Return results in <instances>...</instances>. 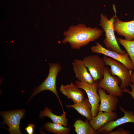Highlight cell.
<instances>
[{"label":"cell","mask_w":134,"mask_h":134,"mask_svg":"<svg viewBox=\"0 0 134 134\" xmlns=\"http://www.w3.org/2000/svg\"><path fill=\"white\" fill-rule=\"evenodd\" d=\"M60 92L74 103H81L85 99L84 92L72 83L66 85H62Z\"/></svg>","instance_id":"obj_13"},{"label":"cell","mask_w":134,"mask_h":134,"mask_svg":"<svg viewBox=\"0 0 134 134\" xmlns=\"http://www.w3.org/2000/svg\"><path fill=\"white\" fill-rule=\"evenodd\" d=\"M105 65L109 66L111 74L120 79V87L122 90L129 85L131 82V72L124 64L110 57L104 55L103 58Z\"/></svg>","instance_id":"obj_4"},{"label":"cell","mask_w":134,"mask_h":134,"mask_svg":"<svg viewBox=\"0 0 134 134\" xmlns=\"http://www.w3.org/2000/svg\"><path fill=\"white\" fill-rule=\"evenodd\" d=\"M91 50L93 53L102 54L120 62L125 65L132 72L134 70L132 62L127 52L124 55L120 54L106 49L98 42L95 45L91 47Z\"/></svg>","instance_id":"obj_9"},{"label":"cell","mask_w":134,"mask_h":134,"mask_svg":"<svg viewBox=\"0 0 134 134\" xmlns=\"http://www.w3.org/2000/svg\"><path fill=\"white\" fill-rule=\"evenodd\" d=\"M25 114V110L23 109L0 111V115L3 119L0 124L7 125L10 134H22L20 129V124L21 120Z\"/></svg>","instance_id":"obj_6"},{"label":"cell","mask_w":134,"mask_h":134,"mask_svg":"<svg viewBox=\"0 0 134 134\" xmlns=\"http://www.w3.org/2000/svg\"><path fill=\"white\" fill-rule=\"evenodd\" d=\"M72 64L73 71L78 81L90 84L94 82L91 75L88 72L83 60L74 59Z\"/></svg>","instance_id":"obj_14"},{"label":"cell","mask_w":134,"mask_h":134,"mask_svg":"<svg viewBox=\"0 0 134 134\" xmlns=\"http://www.w3.org/2000/svg\"><path fill=\"white\" fill-rule=\"evenodd\" d=\"M83 61L94 81L103 78L105 67L103 59L97 55H91L85 57Z\"/></svg>","instance_id":"obj_8"},{"label":"cell","mask_w":134,"mask_h":134,"mask_svg":"<svg viewBox=\"0 0 134 134\" xmlns=\"http://www.w3.org/2000/svg\"><path fill=\"white\" fill-rule=\"evenodd\" d=\"M118 43L126 49L132 62L134 68V40H128L119 38H116Z\"/></svg>","instance_id":"obj_20"},{"label":"cell","mask_w":134,"mask_h":134,"mask_svg":"<svg viewBox=\"0 0 134 134\" xmlns=\"http://www.w3.org/2000/svg\"><path fill=\"white\" fill-rule=\"evenodd\" d=\"M49 70L48 75L45 79L38 86L35 87L29 99V102L36 94L44 90L50 91L56 96L60 104L63 112L64 111L61 100L57 90L56 82L57 76L61 71L62 67L58 63H49Z\"/></svg>","instance_id":"obj_3"},{"label":"cell","mask_w":134,"mask_h":134,"mask_svg":"<svg viewBox=\"0 0 134 134\" xmlns=\"http://www.w3.org/2000/svg\"><path fill=\"white\" fill-rule=\"evenodd\" d=\"M66 114L65 111L60 115L54 114L52 112L51 109L46 107L44 110L41 111L39 115V117L41 119L47 117L49 118L53 123L60 124L63 126L67 127L68 119L66 117Z\"/></svg>","instance_id":"obj_17"},{"label":"cell","mask_w":134,"mask_h":134,"mask_svg":"<svg viewBox=\"0 0 134 134\" xmlns=\"http://www.w3.org/2000/svg\"><path fill=\"white\" fill-rule=\"evenodd\" d=\"M117 116V114L114 112L99 111L96 116L92 117L89 123L96 132L109 122L115 120Z\"/></svg>","instance_id":"obj_15"},{"label":"cell","mask_w":134,"mask_h":134,"mask_svg":"<svg viewBox=\"0 0 134 134\" xmlns=\"http://www.w3.org/2000/svg\"><path fill=\"white\" fill-rule=\"evenodd\" d=\"M119 106L120 110L124 113V116L116 120L109 122L97 130V134H109L114 129L123 124L128 123H134V112L125 110L120 106Z\"/></svg>","instance_id":"obj_11"},{"label":"cell","mask_w":134,"mask_h":134,"mask_svg":"<svg viewBox=\"0 0 134 134\" xmlns=\"http://www.w3.org/2000/svg\"><path fill=\"white\" fill-rule=\"evenodd\" d=\"M35 125L33 124H29L28 126L25 129V131L28 134H33L34 132V129Z\"/></svg>","instance_id":"obj_22"},{"label":"cell","mask_w":134,"mask_h":134,"mask_svg":"<svg viewBox=\"0 0 134 134\" xmlns=\"http://www.w3.org/2000/svg\"><path fill=\"white\" fill-rule=\"evenodd\" d=\"M104 32L97 27H87L83 24L69 27L64 32L62 42L68 43L71 48L78 50L100 38Z\"/></svg>","instance_id":"obj_1"},{"label":"cell","mask_w":134,"mask_h":134,"mask_svg":"<svg viewBox=\"0 0 134 134\" xmlns=\"http://www.w3.org/2000/svg\"><path fill=\"white\" fill-rule=\"evenodd\" d=\"M132 89L131 91H130L127 89L126 88H125L123 90L124 92H126L129 94L133 97L134 100V87L132 84L131 83L129 85Z\"/></svg>","instance_id":"obj_23"},{"label":"cell","mask_w":134,"mask_h":134,"mask_svg":"<svg viewBox=\"0 0 134 134\" xmlns=\"http://www.w3.org/2000/svg\"><path fill=\"white\" fill-rule=\"evenodd\" d=\"M114 16L109 20L105 15L100 14L99 25L105 32V36L103 42L107 49L124 55L126 51L120 48L114 33Z\"/></svg>","instance_id":"obj_2"},{"label":"cell","mask_w":134,"mask_h":134,"mask_svg":"<svg viewBox=\"0 0 134 134\" xmlns=\"http://www.w3.org/2000/svg\"><path fill=\"white\" fill-rule=\"evenodd\" d=\"M131 82L134 87V71L131 72Z\"/></svg>","instance_id":"obj_24"},{"label":"cell","mask_w":134,"mask_h":134,"mask_svg":"<svg viewBox=\"0 0 134 134\" xmlns=\"http://www.w3.org/2000/svg\"><path fill=\"white\" fill-rule=\"evenodd\" d=\"M121 83L119 78L112 75L110 69L105 66L104 70L103 77L98 82V88L106 91L110 94L121 97L123 92L119 85Z\"/></svg>","instance_id":"obj_5"},{"label":"cell","mask_w":134,"mask_h":134,"mask_svg":"<svg viewBox=\"0 0 134 134\" xmlns=\"http://www.w3.org/2000/svg\"><path fill=\"white\" fill-rule=\"evenodd\" d=\"M46 131L55 134H70L71 129L65 127L62 125L56 123L48 122L43 126Z\"/></svg>","instance_id":"obj_19"},{"label":"cell","mask_w":134,"mask_h":134,"mask_svg":"<svg viewBox=\"0 0 134 134\" xmlns=\"http://www.w3.org/2000/svg\"><path fill=\"white\" fill-rule=\"evenodd\" d=\"M67 108H72L75 109L79 113L85 117L89 121L93 116L92 114V107L88 99L87 98L79 103H74L71 105H67Z\"/></svg>","instance_id":"obj_16"},{"label":"cell","mask_w":134,"mask_h":134,"mask_svg":"<svg viewBox=\"0 0 134 134\" xmlns=\"http://www.w3.org/2000/svg\"><path fill=\"white\" fill-rule=\"evenodd\" d=\"M74 130L77 134H95L96 132L90 124L89 121H85L77 119L74 122L73 125Z\"/></svg>","instance_id":"obj_18"},{"label":"cell","mask_w":134,"mask_h":134,"mask_svg":"<svg viewBox=\"0 0 134 134\" xmlns=\"http://www.w3.org/2000/svg\"><path fill=\"white\" fill-rule=\"evenodd\" d=\"M98 82V81H95L93 83L90 84L77 80L74 82L77 87L83 89L86 92L91 106L93 117L96 116L99 112V103L100 101V96L97 92Z\"/></svg>","instance_id":"obj_7"},{"label":"cell","mask_w":134,"mask_h":134,"mask_svg":"<svg viewBox=\"0 0 134 134\" xmlns=\"http://www.w3.org/2000/svg\"><path fill=\"white\" fill-rule=\"evenodd\" d=\"M115 12L113 28L118 35L123 36L128 40H134V20L129 21H123L120 20L116 15V9L113 5Z\"/></svg>","instance_id":"obj_10"},{"label":"cell","mask_w":134,"mask_h":134,"mask_svg":"<svg viewBox=\"0 0 134 134\" xmlns=\"http://www.w3.org/2000/svg\"><path fill=\"white\" fill-rule=\"evenodd\" d=\"M98 91L100 101L99 111L112 112L116 110L118 101V97L107 94L105 90L101 88H98Z\"/></svg>","instance_id":"obj_12"},{"label":"cell","mask_w":134,"mask_h":134,"mask_svg":"<svg viewBox=\"0 0 134 134\" xmlns=\"http://www.w3.org/2000/svg\"><path fill=\"white\" fill-rule=\"evenodd\" d=\"M130 133V131L125 130L122 128H119L116 131H112L109 134H129Z\"/></svg>","instance_id":"obj_21"}]
</instances>
